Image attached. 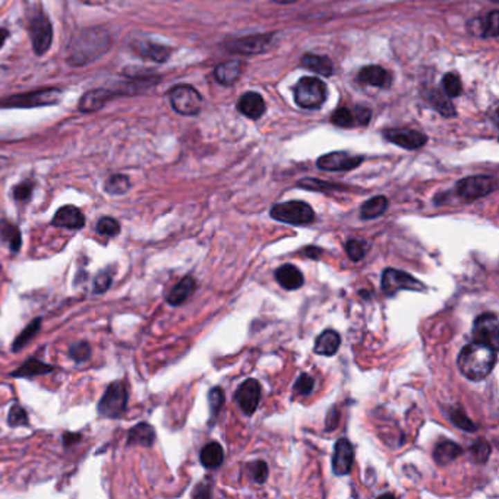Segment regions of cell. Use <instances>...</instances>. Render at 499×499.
<instances>
[{"instance_id":"6da1fadb","label":"cell","mask_w":499,"mask_h":499,"mask_svg":"<svg viewBox=\"0 0 499 499\" xmlns=\"http://www.w3.org/2000/svg\"><path fill=\"white\" fill-rule=\"evenodd\" d=\"M110 47V35L105 28H87L76 35L68 48V62L82 66L103 56Z\"/></svg>"},{"instance_id":"7a4b0ae2","label":"cell","mask_w":499,"mask_h":499,"mask_svg":"<svg viewBox=\"0 0 499 499\" xmlns=\"http://www.w3.org/2000/svg\"><path fill=\"white\" fill-rule=\"evenodd\" d=\"M457 365L460 372L473 382L488 376L496 365V350L488 344L470 343L460 352Z\"/></svg>"},{"instance_id":"3957f363","label":"cell","mask_w":499,"mask_h":499,"mask_svg":"<svg viewBox=\"0 0 499 499\" xmlns=\"http://www.w3.org/2000/svg\"><path fill=\"white\" fill-rule=\"evenodd\" d=\"M274 220L291 226H305L315 220V211L303 201H287L275 203L270 211Z\"/></svg>"},{"instance_id":"277c9868","label":"cell","mask_w":499,"mask_h":499,"mask_svg":"<svg viewBox=\"0 0 499 499\" xmlns=\"http://www.w3.org/2000/svg\"><path fill=\"white\" fill-rule=\"evenodd\" d=\"M62 98L60 89L57 88H47L40 89V91H33L27 94L12 96L3 101H0V106L6 109H33V107H42V106H53L59 103Z\"/></svg>"},{"instance_id":"5b68a950","label":"cell","mask_w":499,"mask_h":499,"mask_svg":"<svg viewBox=\"0 0 499 499\" xmlns=\"http://www.w3.org/2000/svg\"><path fill=\"white\" fill-rule=\"evenodd\" d=\"M127 407V390L122 381H116L109 385L105 395L98 403V413L103 417H122Z\"/></svg>"},{"instance_id":"8992f818","label":"cell","mask_w":499,"mask_h":499,"mask_svg":"<svg viewBox=\"0 0 499 499\" xmlns=\"http://www.w3.org/2000/svg\"><path fill=\"white\" fill-rule=\"evenodd\" d=\"M294 100L302 109H318L325 101V85L314 76H305L294 87Z\"/></svg>"},{"instance_id":"52a82bcc","label":"cell","mask_w":499,"mask_h":499,"mask_svg":"<svg viewBox=\"0 0 499 499\" xmlns=\"http://www.w3.org/2000/svg\"><path fill=\"white\" fill-rule=\"evenodd\" d=\"M381 287L387 296H395V294L401 290L424 291L426 289L425 284L420 283L412 274L401 270H395V268H387V270L382 273Z\"/></svg>"},{"instance_id":"ba28073f","label":"cell","mask_w":499,"mask_h":499,"mask_svg":"<svg viewBox=\"0 0 499 499\" xmlns=\"http://www.w3.org/2000/svg\"><path fill=\"white\" fill-rule=\"evenodd\" d=\"M169 98L173 109L183 116H195L201 111L202 97L194 87L177 85L170 89Z\"/></svg>"},{"instance_id":"9c48e42d","label":"cell","mask_w":499,"mask_h":499,"mask_svg":"<svg viewBox=\"0 0 499 499\" xmlns=\"http://www.w3.org/2000/svg\"><path fill=\"white\" fill-rule=\"evenodd\" d=\"M498 188V181L493 176H470L462 179L457 183V194L467 201L479 199L492 194Z\"/></svg>"},{"instance_id":"30bf717a","label":"cell","mask_w":499,"mask_h":499,"mask_svg":"<svg viewBox=\"0 0 499 499\" xmlns=\"http://www.w3.org/2000/svg\"><path fill=\"white\" fill-rule=\"evenodd\" d=\"M473 337L475 341L488 344L495 350L499 347V319L493 312H484L479 315L473 325Z\"/></svg>"},{"instance_id":"8fae6325","label":"cell","mask_w":499,"mask_h":499,"mask_svg":"<svg viewBox=\"0 0 499 499\" xmlns=\"http://www.w3.org/2000/svg\"><path fill=\"white\" fill-rule=\"evenodd\" d=\"M273 40L271 34H261V35H248L243 38H236V40L226 42L224 47L230 53L237 55H258L266 50Z\"/></svg>"},{"instance_id":"7c38bea8","label":"cell","mask_w":499,"mask_h":499,"mask_svg":"<svg viewBox=\"0 0 499 499\" xmlns=\"http://www.w3.org/2000/svg\"><path fill=\"white\" fill-rule=\"evenodd\" d=\"M235 400L243 413L246 416H252L257 412L261 401V383L257 379H246L237 388Z\"/></svg>"},{"instance_id":"4fadbf2b","label":"cell","mask_w":499,"mask_h":499,"mask_svg":"<svg viewBox=\"0 0 499 499\" xmlns=\"http://www.w3.org/2000/svg\"><path fill=\"white\" fill-rule=\"evenodd\" d=\"M363 157L359 156H352L349 152L337 151V152H329L323 157L318 158V167L325 172H347L359 167L362 164Z\"/></svg>"},{"instance_id":"5bb4252c","label":"cell","mask_w":499,"mask_h":499,"mask_svg":"<svg viewBox=\"0 0 499 499\" xmlns=\"http://www.w3.org/2000/svg\"><path fill=\"white\" fill-rule=\"evenodd\" d=\"M30 35H31L34 52L37 55H44L50 48V46H52V40H53L52 24H50V21L46 17L37 15L31 21Z\"/></svg>"},{"instance_id":"9a60e30c","label":"cell","mask_w":499,"mask_h":499,"mask_svg":"<svg viewBox=\"0 0 499 499\" xmlns=\"http://www.w3.org/2000/svg\"><path fill=\"white\" fill-rule=\"evenodd\" d=\"M383 136L390 143L399 145L404 149H417L428 143V136L419 131L403 129V127H395V129H387Z\"/></svg>"},{"instance_id":"2e32d148","label":"cell","mask_w":499,"mask_h":499,"mask_svg":"<svg viewBox=\"0 0 499 499\" xmlns=\"http://www.w3.org/2000/svg\"><path fill=\"white\" fill-rule=\"evenodd\" d=\"M354 463V450L349 439L341 438L334 446V455H332V471L336 476L349 475Z\"/></svg>"},{"instance_id":"e0dca14e","label":"cell","mask_w":499,"mask_h":499,"mask_svg":"<svg viewBox=\"0 0 499 499\" xmlns=\"http://www.w3.org/2000/svg\"><path fill=\"white\" fill-rule=\"evenodd\" d=\"M53 226L69 230H80L85 226V217L81 210L75 206H65L55 214Z\"/></svg>"},{"instance_id":"ac0fdd59","label":"cell","mask_w":499,"mask_h":499,"mask_svg":"<svg viewBox=\"0 0 499 499\" xmlns=\"http://www.w3.org/2000/svg\"><path fill=\"white\" fill-rule=\"evenodd\" d=\"M237 110L246 118L257 120L265 113V101L258 93H245L237 101Z\"/></svg>"},{"instance_id":"d6986e66","label":"cell","mask_w":499,"mask_h":499,"mask_svg":"<svg viewBox=\"0 0 499 499\" xmlns=\"http://www.w3.org/2000/svg\"><path fill=\"white\" fill-rule=\"evenodd\" d=\"M357 81L366 84V85H372L376 88H388L392 78L388 71H385L381 66H365L361 69L359 75H357Z\"/></svg>"},{"instance_id":"ffe728a7","label":"cell","mask_w":499,"mask_h":499,"mask_svg":"<svg viewBox=\"0 0 499 499\" xmlns=\"http://www.w3.org/2000/svg\"><path fill=\"white\" fill-rule=\"evenodd\" d=\"M113 96H114V93L109 91V89H106V88L91 89V91L85 93L81 97L78 109L84 113H91V111L100 110Z\"/></svg>"},{"instance_id":"44dd1931","label":"cell","mask_w":499,"mask_h":499,"mask_svg":"<svg viewBox=\"0 0 499 499\" xmlns=\"http://www.w3.org/2000/svg\"><path fill=\"white\" fill-rule=\"evenodd\" d=\"M275 280L278 281V284L283 289H286V290L300 289L303 286V283H305L303 274L300 273L299 268L291 265V264L281 265L278 270L275 271Z\"/></svg>"},{"instance_id":"7402d4cb","label":"cell","mask_w":499,"mask_h":499,"mask_svg":"<svg viewBox=\"0 0 499 499\" xmlns=\"http://www.w3.org/2000/svg\"><path fill=\"white\" fill-rule=\"evenodd\" d=\"M132 48L138 56L154 60V62H160V63L167 60L172 55V50L169 47L152 43V42H138L134 44Z\"/></svg>"},{"instance_id":"603a6c76","label":"cell","mask_w":499,"mask_h":499,"mask_svg":"<svg viewBox=\"0 0 499 499\" xmlns=\"http://www.w3.org/2000/svg\"><path fill=\"white\" fill-rule=\"evenodd\" d=\"M340 344H341V337L338 332L334 329H325L318 336L314 352L321 356H334L340 349Z\"/></svg>"},{"instance_id":"cb8c5ba5","label":"cell","mask_w":499,"mask_h":499,"mask_svg":"<svg viewBox=\"0 0 499 499\" xmlns=\"http://www.w3.org/2000/svg\"><path fill=\"white\" fill-rule=\"evenodd\" d=\"M242 71H243V63L240 60H228L220 63V65L215 68L214 75L220 84L232 85L240 78Z\"/></svg>"},{"instance_id":"d4e9b609","label":"cell","mask_w":499,"mask_h":499,"mask_svg":"<svg viewBox=\"0 0 499 499\" xmlns=\"http://www.w3.org/2000/svg\"><path fill=\"white\" fill-rule=\"evenodd\" d=\"M463 454V448L453 441L439 442L433 451V458L439 466L450 464Z\"/></svg>"},{"instance_id":"484cf974","label":"cell","mask_w":499,"mask_h":499,"mask_svg":"<svg viewBox=\"0 0 499 499\" xmlns=\"http://www.w3.org/2000/svg\"><path fill=\"white\" fill-rule=\"evenodd\" d=\"M195 287H197L195 280L190 275L185 277L183 280L179 281L176 287L170 291V294L167 296V302L172 306H179V305L185 303L192 296V294H194Z\"/></svg>"},{"instance_id":"4316f807","label":"cell","mask_w":499,"mask_h":499,"mask_svg":"<svg viewBox=\"0 0 499 499\" xmlns=\"http://www.w3.org/2000/svg\"><path fill=\"white\" fill-rule=\"evenodd\" d=\"M156 441V430L148 424H139L134 426L127 435V444L152 446Z\"/></svg>"},{"instance_id":"83f0119b","label":"cell","mask_w":499,"mask_h":499,"mask_svg":"<svg viewBox=\"0 0 499 499\" xmlns=\"http://www.w3.org/2000/svg\"><path fill=\"white\" fill-rule=\"evenodd\" d=\"M53 369H55V366L38 361V359H35V357H31L30 361H27L22 366H19L15 372H12V376L31 378L35 375H46V374L53 372Z\"/></svg>"},{"instance_id":"f1b7e54d","label":"cell","mask_w":499,"mask_h":499,"mask_svg":"<svg viewBox=\"0 0 499 499\" xmlns=\"http://www.w3.org/2000/svg\"><path fill=\"white\" fill-rule=\"evenodd\" d=\"M201 463L207 469H217L220 467L224 462V450L219 442H210L202 448L201 451Z\"/></svg>"},{"instance_id":"f546056e","label":"cell","mask_w":499,"mask_h":499,"mask_svg":"<svg viewBox=\"0 0 499 499\" xmlns=\"http://www.w3.org/2000/svg\"><path fill=\"white\" fill-rule=\"evenodd\" d=\"M300 63H302L303 68L311 69L312 72H316V73L324 75V76H331L332 71H334L332 62L327 56H319V55L308 53V55H305L302 57Z\"/></svg>"},{"instance_id":"4dcf8cb0","label":"cell","mask_w":499,"mask_h":499,"mask_svg":"<svg viewBox=\"0 0 499 499\" xmlns=\"http://www.w3.org/2000/svg\"><path fill=\"white\" fill-rule=\"evenodd\" d=\"M0 240L6 243L10 252L17 253L22 245V237L18 226L12 224L6 220L0 221Z\"/></svg>"},{"instance_id":"1f68e13d","label":"cell","mask_w":499,"mask_h":499,"mask_svg":"<svg viewBox=\"0 0 499 499\" xmlns=\"http://www.w3.org/2000/svg\"><path fill=\"white\" fill-rule=\"evenodd\" d=\"M388 208V199L382 195L374 197L368 199L362 208H361V217L363 220H374L381 217Z\"/></svg>"},{"instance_id":"d6a6232c","label":"cell","mask_w":499,"mask_h":499,"mask_svg":"<svg viewBox=\"0 0 499 499\" xmlns=\"http://www.w3.org/2000/svg\"><path fill=\"white\" fill-rule=\"evenodd\" d=\"M131 188V182L125 174H114L107 179L105 190L109 195H123Z\"/></svg>"},{"instance_id":"836d02e7","label":"cell","mask_w":499,"mask_h":499,"mask_svg":"<svg viewBox=\"0 0 499 499\" xmlns=\"http://www.w3.org/2000/svg\"><path fill=\"white\" fill-rule=\"evenodd\" d=\"M40 328H42V318H37L34 321H31V324H28V327L21 332L17 340L14 341V344H12V350L19 352L25 344L34 338V336L40 331Z\"/></svg>"},{"instance_id":"e575fe53","label":"cell","mask_w":499,"mask_h":499,"mask_svg":"<svg viewBox=\"0 0 499 499\" xmlns=\"http://www.w3.org/2000/svg\"><path fill=\"white\" fill-rule=\"evenodd\" d=\"M430 101L433 107L437 109L444 118H453L455 116V107L453 105V101L448 98L446 96H444L441 91H433Z\"/></svg>"},{"instance_id":"d590c367","label":"cell","mask_w":499,"mask_h":499,"mask_svg":"<svg viewBox=\"0 0 499 499\" xmlns=\"http://www.w3.org/2000/svg\"><path fill=\"white\" fill-rule=\"evenodd\" d=\"M368 249H369V243H366L365 240L350 239V240H347V243H345V252H347V257L353 262L363 260Z\"/></svg>"},{"instance_id":"8d00e7d4","label":"cell","mask_w":499,"mask_h":499,"mask_svg":"<svg viewBox=\"0 0 499 499\" xmlns=\"http://www.w3.org/2000/svg\"><path fill=\"white\" fill-rule=\"evenodd\" d=\"M450 419L455 426H458L460 429H463L466 432H476L478 426L473 424V421L466 416V413L460 408H451L450 412Z\"/></svg>"},{"instance_id":"74e56055","label":"cell","mask_w":499,"mask_h":499,"mask_svg":"<svg viewBox=\"0 0 499 499\" xmlns=\"http://www.w3.org/2000/svg\"><path fill=\"white\" fill-rule=\"evenodd\" d=\"M331 122L334 123L336 126L340 127H352L356 125V119H354V113L350 111L349 109H338L331 116Z\"/></svg>"},{"instance_id":"f35d334b","label":"cell","mask_w":499,"mask_h":499,"mask_svg":"<svg viewBox=\"0 0 499 499\" xmlns=\"http://www.w3.org/2000/svg\"><path fill=\"white\" fill-rule=\"evenodd\" d=\"M8 424L12 428H18V426H24L28 425V413L25 412V408H22L18 404H14L10 407L9 410V416H8Z\"/></svg>"},{"instance_id":"ab89813d","label":"cell","mask_w":499,"mask_h":499,"mask_svg":"<svg viewBox=\"0 0 499 499\" xmlns=\"http://www.w3.org/2000/svg\"><path fill=\"white\" fill-rule=\"evenodd\" d=\"M97 232L103 236L113 237V236L119 235L120 224H119V221L111 219V217H103V219L97 223Z\"/></svg>"},{"instance_id":"60d3db41","label":"cell","mask_w":499,"mask_h":499,"mask_svg":"<svg viewBox=\"0 0 499 499\" xmlns=\"http://www.w3.org/2000/svg\"><path fill=\"white\" fill-rule=\"evenodd\" d=\"M499 34V12L492 10L491 14L483 19V37L495 38Z\"/></svg>"},{"instance_id":"b9f144b4","label":"cell","mask_w":499,"mask_h":499,"mask_svg":"<svg viewBox=\"0 0 499 499\" xmlns=\"http://www.w3.org/2000/svg\"><path fill=\"white\" fill-rule=\"evenodd\" d=\"M69 354L76 363H81L89 359V356H91V347H89V344L87 341L75 343L69 350Z\"/></svg>"},{"instance_id":"7bdbcfd3","label":"cell","mask_w":499,"mask_h":499,"mask_svg":"<svg viewBox=\"0 0 499 499\" xmlns=\"http://www.w3.org/2000/svg\"><path fill=\"white\" fill-rule=\"evenodd\" d=\"M444 88L450 97H458L463 91L462 81L455 73H446L444 76Z\"/></svg>"},{"instance_id":"ee69618b","label":"cell","mask_w":499,"mask_h":499,"mask_svg":"<svg viewBox=\"0 0 499 499\" xmlns=\"http://www.w3.org/2000/svg\"><path fill=\"white\" fill-rule=\"evenodd\" d=\"M314 387H315L314 378L311 375H308V374H302L298 378L296 383H294L293 391H294V394H298V395H309L314 391Z\"/></svg>"},{"instance_id":"f6af8a7d","label":"cell","mask_w":499,"mask_h":499,"mask_svg":"<svg viewBox=\"0 0 499 499\" xmlns=\"http://www.w3.org/2000/svg\"><path fill=\"white\" fill-rule=\"evenodd\" d=\"M208 401H210V408H211V416L212 419L217 416L221 410V406L224 404V391L220 387H215L210 391L208 395Z\"/></svg>"},{"instance_id":"bcb514c9","label":"cell","mask_w":499,"mask_h":499,"mask_svg":"<svg viewBox=\"0 0 499 499\" xmlns=\"http://www.w3.org/2000/svg\"><path fill=\"white\" fill-rule=\"evenodd\" d=\"M471 454H473V458H475L479 464H483L491 455L489 442H486L484 439L478 441L475 445L471 446Z\"/></svg>"},{"instance_id":"7dc6e473","label":"cell","mask_w":499,"mask_h":499,"mask_svg":"<svg viewBox=\"0 0 499 499\" xmlns=\"http://www.w3.org/2000/svg\"><path fill=\"white\" fill-rule=\"evenodd\" d=\"M298 186L309 189V190H332V189H338V185L329 183V182H323V181H316V179H303L298 183Z\"/></svg>"},{"instance_id":"c3c4849f","label":"cell","mask_w":499,"mask_h":499,"mask_svg":"<svg viewBox=\"0 0 499 499\" xmlns=\"http://www.w3.org/2000/svg\"><path fill=\"white\" fill-rule=\"evenodd\" d=\"M111 281H113V278L107 271L100 273L94 280V293L101 294V293L107 291L111 286Z\"/></svg>"},{"instance_id":"681fc988","label":"cell","mask_w":499,"mask_h":499,"mask_svg":"<svg viewBox=\"0 0 499 499\" xmlns=\"http://www.w3.org/2000/svg\"><path fill=\"white\" fill-rule=\"evenodd\" d=\"M34 185L31 182H22L14 189V198L17 201H28L31 198Z\"/></svg>"},{"instance_id":"f907efd6","label":"cell","mask_w":499,"mask_h":499,"mask_svg":"<svg viewBox=\"0 0 499 499\" xmlns=\"http://www.w3.org/2000/svg\"><path fill=\"white\" fill-rule=\"evenodd\" d=\"M253 479L257 483H264L268 478V466L264 462H257L252 466Z\"/></svg>"},{"instance_id":"816d5d0a","label":"cell","mask_w":499,"mask_h":499,"mask_svg":"<svg viewBox=\"0 0 499 499\" xmlns=\"http://www.w3.org/2000/svg\"><path fill=\"white\" fill-rule=\"evenodd\" d=\"M370 116H372V111H370L368 107H357L354 110V119H356V125L365 126L369 123Z\"/></svg>"},{"instance_id":"f5cc1de1","label":"cell","mask_w":499,"mask_h":499,"mask_svg":"<svg viewBox=\"0 0 499 499\" xmlns=\"http://www.w3.org/2000/svg\"><path fill=\"white\" fill-rule=\"evenodd\" d=\"M338 419H340V413L336 407L331 408V412L328 413V419H327V430H332L337 425H338Z\"/></svg>"},{"instance_id":"db71d44e","label":"cell","mask_w":499,"mask_h":499,"mask_svg":"<svg viewBox=\"0 0 499 499\" xmlns=\"http://www.w3.org/2000/svg\"><path fill=\"white\" fill-rule=\"evenodd\" d=\"M303 253H305V255H306V257H308V258H314V260H318L319 257H321V253H323V249H319V248H315V246H308V248H305Z\"/></svg>"},{"instance_id":"11a10c76","label":"cell","mask_w":499,"mask_h":499,"mask_svg":"<svg viewBox=\"0 0 499 499\" xmlns=\"http://www.w3.org/2000/svg\"><path fill=\"white\" fill-rule=\"evenodd\" d=\"M80 438H81V437H80L78 433H65V435H63V442H65L66 446H69V445H72V444L78 442Z\"/></svg>"},{"instance_id":"9f6ffc18","label":"cell","mask_w":499,"mask_h":499,"mask_svg":"<svg viewBox=\"0 0 499 499\" xmlns=\"http://www.w3.org/2000/svg\"><path fill=\"white\" fill-rule=\"evenodd\" d=\"M6 37H8V31L3 30V28H0V48H2V46L5 44Z\"/></svg>"},{"instance_id":"6f0895ef","label":"cell","mask_w":499,"mask_h":499,"mask_svg":"<svg viewBox=\"0 0 499 499\" xmlns=\"http://www.w3.org/2000/svg\"><path fill=\"white\" fill-rule=\"evenodd\" d=\"M275 2H278V3H283V5H286V3H294V2H296V0H275Z\"/></svg>"},{"instance_id":"680465c9","label":"cell","mask_w":499,"mask_h":499,"mask_svg":"<svg viewBox=\"0 0 499 499\" xmlns=\"http://www.w3.org/2000/svg\"><path fill=\"white\" fill-rule=\"evenodd\" d=\"M491 2H493V3H498V2H499V0H491Z\"/></svg>"}]
</instances>
